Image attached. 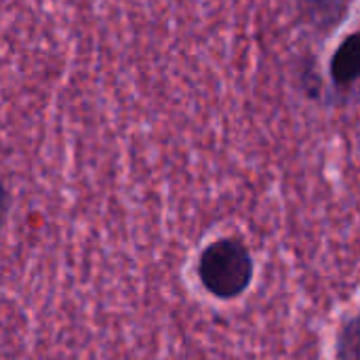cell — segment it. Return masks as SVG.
Listing matches in <instances>:
<instances>
[{"mask_svg":"<svg viewBox=\"0 0 360 360\" xmlns=\"http://www.w3.org/2000/svg\"><path fill=\"white\" fill-rule=\"evenodd\" d=\"M198 278L217 300L243 295L253 278V259L249 249L236 238L211 243L198 259Z\"/></svg>","mask_w":360,"mask_h":360,"instance_id":"cell-1","label":"cell"},{"mask_svg":"<svg viewBox=\"0 0 360 360\" xmlns=\"http://www.w3.org/2000/svg\"><path fill=\"white\" fill-rule=\"evenodd\" d=\"M329 76L338 89H352L360 80V32L346 36L331 55Z\"/></svg>","mask_w":360,"mask_h":360,"instance_id":"cell-2","label":"cell"},{"mask_svg":"<svg viewBox=\"0 0 360 360\" xmlns=\"http://www.w3.org/2000/svg\"><path fill=\"white\" fill-rule=\"evenodd\" d=\"M352 0H297L300 17L308 27L331 34L348 17Z\"/></svg>","mask_w":360,"mask_h":360,"instance_id":"cell-3","label":"cell"},{"mask_svg":"<svg viewBox=\"0 0 360 360\" xmlns=\"http://www.w3.org/2000/svg\"><path fill=\"white\" fill-rule=\"evenodd\" d=\"M340 360H360V316L350 321L338 340Z\"/></svg>","mask_w":360,"mask_h":360,"instance_id":"cell-4","label":"cell"}]
</instances>
